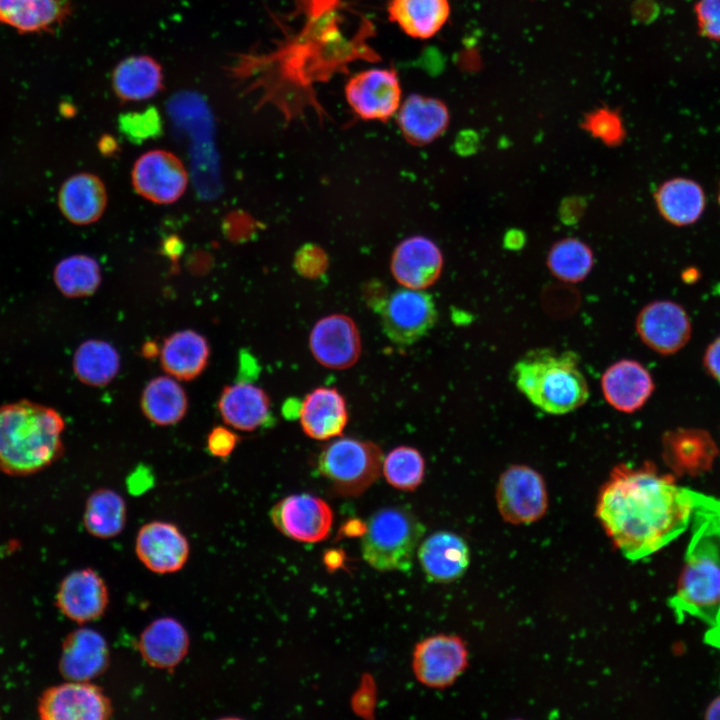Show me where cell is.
Here are the masks:
<instances>
[{"label":"cell","mask_w":720,"mask_h":720,"mask_svg":"<svg viewBox=\"0 0 720 720\" xmlns=\"http://www.w3.org/2000/svg\"><path fill=\"white\" fill-rule=\"evenodd\" d=\"M713 500L651 463L619 464L599 490L596 516L622 555L635 561L684 533Z\"/></svg>","instance_id":"obj_1"},{"label":"cell","mask_w":720,"mask_h":720,"mask_svg":"<svg viewBox=\"0 0 720 720\" xmlns=\"http://www.w3.org/2000/svg\"><path fill=\"white\" fill-rule=\"evenodd\" d=\"M65 421L48 406L20 400L0 407V471L12 476L39 472L64 451Z\"/></svg>","instance_id":"obj_2"},{"label":"cell","mask_w":720,"mask_h":720,"mask_svg":"<svg viewBox=\"0 0 720 720\" xmlns=\"http://www.w3.org/2000/svg\"><path fill=\"white\" fill-rule=\"evenodd\" d=\"M693 539L680 572L672 607L712 621L720 615V500L694 521Z\"/></svg>","instance_id":"obj_3"},{"label":"cell","mask_w":720,"mask_h":720,"mask_svg":"<svg viewBox=\"0 0 720 720\" xmlns=\"http://www.w3.org/2000/svg\"><path fill=\"white\" fill-rule=\"evenodd\" d=\"M512 378L520 393L548 414L570 413L589 398L586 377L570 351H530L515 363Z\"/></svg>","instance_id":"obj_4"},{"label":"cell","mask_w":720,"mask_h":720,"mask_svg":"<svg viewBox=\"0 0 720 720\" xmlns=\"http://www.w3.org/2000/svg\"><path fill=\"white\" fill-rule=\"evenodd\" d=\"M424 533L423 523L408 508H381L365 525L362 556L372 568L381 572L408 571Z\"/></svg>","instance_id":"obj_5"},{"label":"cell","mask_w":720,"mask_h":720,"mask_svg":"<svg viewBox=\"0 0 720 720\" xmlns=\"http://www.w3.org/2000/svg\"><path fill=\"white\" fill-rule=\"evenodd\" d=\"M383 458L380 447L371 441L336 437L322 448L316 467L336 494L352 497L379 478Z\"/></svg>","instance_id":"obj_6"},{"label":"cell","mask_w":720,"mask_h":720,"mask_svg":"<svg viewBox=\"0 0 720 720\" xmlns=\"http://www.w3.org/2000/svg\"><path fill=\"white\" fill-rule=\"evenodd\" d=\"M373 308L383 332L398 346H409L426 335L437 321L433 298L418 289L402 288L384 296Z\"/></svg>","instance_id":"obj_7"},{"label":"cell","mask_w":720,"mask_h":720,"mask_svg":"<svg viewBox=\"0 0 720 720\" xmlns=\"http://www.w3.org/2000/svg\"><path fill=\"white\" fill-rule=\"evenodd\" d=\"M496 503L503 519L511 524H530L539 520L548 508L544 478L527 465L509 466L498 479Z\"/></svg>","instance_id":"obj_8"},{"label":"cell","mask_w":720,"mask_h":720,"mask_svg":"<svg viewBox=\"0 0 720 720\" xmlns=\"http://www.w3.org/2000/svg\"><path fill=\"white\" fill-rule=\"evenodd\" d=\"M38 711L47 720H104L113 715L114 709L98 685L70 680L47 689L40 698Z\"/></svg>","instance_id":"obj_9"},{"label":"cell","mask_w":720,"mask_h":720,"mask_svg":"<svg viewBox=\"0 0 720 720\" xmlns=\"http://www.w3.org/2000/svg\"><path fill=\"white\" fill-rule=\"evenodd\" d=\"M467 665V646L456 635L430 636L418 642L413 651V672L419 682L430 688L452 685Z\"/></svg>","instance_id":"obj_10"},{"label":"cell","mask_w":720,"mask_h":720,"mask_svg":"<svg viewBox=\"0 0 720 720\" xmlns=\"http://www.w3.org/2000/svg\"><path fill=\"white\" fill-rule=\"evenodd\" d=\"M345 97L353 112L363 120L386 121L400 107L401 86L394 70L372 68L348 80Z\"/></svg>","instance_id":"obj_11"},{"label":"cell","mask_w":720,"mask_h":720,"mask_svg":"<svg viewBox=\"0 0 720 720\" xmlns=\"http://www.w3.org/2000/svg\"><path fill=\"white\" fill-rule=\"evenodd\" d=\"M275 528L296 541L315 543L324 540L332 526L333 513L321 498L298 493L279 500L270 511Z\"/></svg>","instance_id":"obj_12"},{"label":"cell","mask_w":720,"mask_h":720,"mask_svg":"<svg viewBox=\"0 0 720 720\" xmlns=\"http://www.w3.org/2000/svg\"><path fill=\"white\" fill-rule=\"evenodd\" d=\"M131 176L136 192L157 204L177 201L188 185V174L181 160L161 149L141 155L134 163Z\"/></svg>","instance_id":"obj_13"},{"label":"cell","mask_w":720,"mask_h":720,"mask_svg":"<svg viewBox=\"0 0 720 720\" xmlns=\"http://www.w3.org/2000/svg\"><path fill=\"white\" fill-rule=\"evenodd\" d=\"M636 331L650 349L662 355H670L687 344L692 325L683 306L671 300H656L639 312Z\"/></svg>","instance_id":"obj_14"},{"label":"cell","mask_w":720,"mask_h":720,"mask_svg":"<svg viewBox=\"0 0 720 720\" xmlns=\"http://www.w3.org/2000/svg\"><path fill=\"white\" fill-rule=\"evenodd\" d=\"M314 359L323 367L344 370L352 367L361 354V337L355 322L343 314L318 320L309 335Z\"/></svg>","instance_id":"obj_15"},{"label":"cell","mask_w":720,"mask_h":720,"mask_svg":"<svg viewBox=\"0 0 720 720\" xmlns=\"http://www.w3.org/2000/svg\"><path fill=\"white\" fill-rule=\"evenodd\" d=\"M135 552L140 562L157 574L181 570L190 555L187 537L173 523L151 521L138 531Z\"/></svg>","instance_id":"obj_16"},{"label":"cell","mask_w":720,"mask_h":720,"mask_svg":"<svg viewBox=\"0 0 720 720\" xmlns=\"http://www.w3.org/2000/svg\"><path fill=\"white\" fill-rule=\"evenodd\" d=\"M56 603L69 619L78 623L91 622L105 613L109 604V590L95 570L79 569L62 580Z\"/></svg>","instance_id":"obj_17"},{"label":"cell","mask_w":720,"mask_h":720,"mask_svg":"<svg viewBox=\"0 0 720 720\" xmlns=\"http://www.w3.org/2000/svg\"><path fill=\"white\" fill-rule=\"evenodd\" d=\"M217 409L223 422L238 431H254L270 425L273 419L269 395L249 381L223 387Z\"/></svg>","instance_id":"obj_18"},{"label":"cell","mask_w":720,"mask_h":720,"mask_svg":"<svg viewBox=\"0 0 720 720\" xmlns=\"http://www.w3.org/2000/svg\"><path fill=\"white\" fill-rule=\"evenodd\" d=\"M662 456L677 475L698 476L709 471L718 455L712 436L703 429L678 428L662 439Z\"/></svg>","instance_id":"obj_19"},{"label":"cell","mask_w":720,"mask_h":720,"mask_svg":"<svg viewBox=\"0 0 720 720\" xmlns=\"http://www.w3.org/2000/svg\"><path fill=\"white\" fill-rule=\"evenodd\" d=\"M650 372L638 361L622 359L602 374L601 389L607 403L614 409L633 413L642 408L654 391Z\"/></svg>","instance_id":"obj_20"},{"label":"cell","mask_w":720,"mask_h":720,"mask_svg":"<svg viewBox=\"0 0 720 720\" xmlns=\"http://www.w3.org/2000/svg\"><path fill=\"white\" fill-rule=\"evenodd\" d=\"M443 257L439 247L423 236L402 241L394 250L391 270L395 279L406 288L424 289L440 276Z\"/></svg>","instance_id":"obj_21"},{"label":"cell","mask_w":720,"mask_h":720,"mask_svg":"<svg viewBox=\"0 0 720 720\" xmlns=\"http://www.w3.org/2000/svg\"><path fill=\"white\" fill-rule=\"evenodd\" d=\"M110 664L106 639L92 628H79L63 642L59 668L73 681H90L103 674Z\"/></svg>","instance_id":"obj_22"},{"label":"cell","mask_w":720,"mask_h":720,"mask_svg":"<svg viewBox=\"0 0 720 720\" xmlns=\"http://www.w3.org/2000/svg\"><path fill=\"white\" fill-rule=\"evenodd\" d=\"M304 433L315 440H332L345 429L349 414L344 396L334 387H318L298 406Z\"/></svg>","instance_id":"obj_23"},{"label":"cell","mask_w":720,"mask_h":720,"mask_svg":"<svg viewBox=\"0 0 720 720\" xmlns=\"http://www.w3.org/2000/svg\"><path fill=\"white\" fill-rule=\"evenodd\" d=\"M417 556L427 578L438 583L460 578L470 562L465 540L448 531H438L425 538L418 546Z\"/></svg>","instance_id":"obj_24"},{"label":"cell","mask_w":720,"mask_h":720,"mask_svg":"<svg viewBox=\"0 0 720 720\" xmlns=\"http://www.w3.org/2000/svg\"><path fill=\"white\" fill-rule=\"evenodd\" d=\"M210 354L207 338L195 330L185 329L164 339L159 360L167 375L179 381H192L204 372Z\"/></svg>","instance_id":"obj_25"},{"label":"cell","mask_w":720,"mask_h":720,"mask_svg":"<svg viewBox=\"0 0 720 720\" xmlns=\"http://www.w3.org/2000/svg\"><path fill=\"white\" fill-rule=\"evenodd\" d=\"M138 647L144 661L158 669H172L186 657L190 638L185 627L173 617H161L145 627Z\"/></svg>","instance_id":"obj_26"},{"label":"cell","mask_w":720,"mask_h":720,"mask_svg":"<svg viewBox=\"0 0 720 720\" xmlns=\"http://www.w3.org/2000/svg\"><path fill=\"white\" fill-rule=\"evenodd\" d=\"M71 13V0H0V22L22 34L53 32Z\"/></svg>","instance_id":"obj_27"},{"label":"cell","mask_w":720,"mask_h":720,"mask_svg":"<svg viewBox=\"0 0 720 720\" xmlns=\"http://www.w3.org/2000/svg\"><path fill=\"white\" fill-rule=\"evenodd\" d=\"M107 191L102 180L91 173L69 177L61 186L58 206L73 224L87 225L97 221L105 211Z\"/></svg>","instance_id":"obj_28"},{"label":"cell","mask_w":720,"mask_h":720,"mask_svg":"<svg viewBox=\"0 0 720 720\" xmlns=\"http://www.w3.org/2000/svg\"><path fill=\"white\" fill-rule=\"evenodd\" d=\"M397 121L408 142L425 145L446 130L449 112L441 100L413 94L400 105Z\"/></svg>","instance_id":"obj_29"},{"label":"cell","mask_w":720,"mask_h":720,"mask_svg":"<svg viewBox=\"0 0 720 720\" xmlns=\"http://www.w3.org/2000/svg\"><path fill=\"white\" fill-rule=\"evenodd\" d=\"M654 200L663 219L678 227L697 222L706 205L702 186L686 177H674L663 182L655 191Z\"/></svg>","instance_id":"obj_30"},{"label":"cell","mask_w":720,"mask_h":720,"mask_svg":"<svg viewBox=\"0 0 720 720\" xmlns=\"http://www.w3.org/2000/svg\"><path fill=\"white\" fill-rule=\"evenodd\" d=\"M112 88L123 102L147 100L163 88L162 67L148 55L127 57L113 70Z\"/></svg>","instance_id":"obj_31"},{"label":"cell","mask_w":720,"mask_h":720,"mask_svg":"<svg viewBox=\"0 0 720 720\" xmlns=\"http://www.w3.org/2000/svg\"><path fill=\"white\" fill-rule=\"evenodd\" d=\"M189 408L188 395L179 380L169 376L152 378L143 388L140 409L143 415L158 426L179 423Z\"/></svg>","instance_id":"obj_32"},{"label":"cell","mask_w":720,"mask_h":720,"mask_svg":"<svg viewBox=\"0 0 720 720\" xmlns=\"http://www.w3.org/2000/svg\"><path fill=\"white\" fill-rule=\"evenodd\" d=\"M388 17L405 34L417 39L434 36L450 14L448 0H389Z\"/></svg>","instance_id":"obj_33"},{"label":"cell","mask_w":720,"mask_h":720,"mask_svg":"<svg viewBox=\"0 0 720 720\" xmlns=\"http://www.w3.org/2000/svg\"><path fill=\"white\" fill-rule=\"evenodd\" d=\"M73 372L85 385L104 387L110 384L121 368V357L111 343L100 339L82 342L73 355Z\"/></svg>","instance_id":"obj_34"},{"label":"cell","mask_w":720,"mask_h":720,"mask_svg":"<svg viewBox=\"0 0 720 720\" xmlns=\"http://www.w3.org/2000/svg\"><path fill=\"white\" fill-rule=\"evenodd\" d=\"M126 521V502L115 490L100 488L87 498L83 522L86 530L94 537H116L123 531Z\"/></svg>","instance_id":"obj_35"},{"label":"cell","mask_w":720,"mask_h":720,"mask_svg":"<svg viewBox=\"0 0 720 720\" xmlns=\"http://www.w3.org/2000/svg\"><path fill=\"white\" fill-rule=\"evenodd\" d=\"M54 281L66 297L92 295L101 283L98 262L87 255H72L62 259L54 269Z\"/></svg>","instance_id":"obj_36"},{"label":"cell","mask_w":720,"mask_h":720,"mask_svg":"<svg viewBox=\"0 0 720 720\" xmlns=\"http://www.w3.org/2000/svg\"><path fill=\"white\" fill-rule=\"evenodd\" d=\"M594 263L591 248L577 238L556 242L547 256L551 273L565 282H579L587 277Z\"/></svg>","instance_id":"obj_37"},{"label":"cell","mask_w":720,"mask_h":720,"mask_svg":"<svg viewBox=\"0 0 720 720\" xmlns=\"http://www.w3.org/2000/svg\"><path fill=\"white\" fill-rule=\"evenodd\" d=\"M382 472L392 487L414 491L423 482L425 461L416 448L398 446L383 458Z\"/></svg>","instance_id":"obj_38"},{"label":"cell","mask_w":720,"mask_h":720,"mask_svg":"<svg viewBox=\"0 0 720 720\" xmlns=\"http://www.w3.org/2000/svg\"><path fill=\"white\" fill-rule=\"evenodd\" d=\"M583 128L608 146L623 142L625 129L620 115L609 108H598L586 114Z\"/></svg>","instance_id":"obj_39"},{"label":"cell","mask_w":720,"mask_h":720,"mask_svg":"<svg viewBox=\"0 0 720 720\" xmlns=\"http://www.w3.org/2000/svg\"><path fill=\"white\" fill-rule=\"evenodd\" d=\"M121 129L133 140L146 139L157 134L161 128L158 112L150 108L142 113L121 116Z\"/></svg>","instance_id":"obj_40"},{"label":"cell","mask_w":720,"mask_h":720,"mask_svg":"<svg viewBox=\"0 0 720 720\" xmlns=\"http://www.w3.org/2000/svg\"><path fill=\"white\" fill-rule=\"evenodd\" d=\"M699 33L720 41V0H699L695 5Z\"/></svg>","instance_id":"obj_41"},{"label":"cell","mask_w":720,"mask_h":720,"mask_svg":"<svg viewBox=\"0 0 720 720\" xmlns=\"http://www.w3.org/2000/svg\"><path fill=\"white\" fill-rule=\"evenodd\" d=\"M239 441L240 437L233 428L218 425L208 433L206 448L210 455L225 460L233 453Z\"/></svg>","instance_id":"obj_42"},{"label":"cell","mask_w":720,"mask_h":720,"mask_svg":"<svg viewBox=\"0 0 720 720\" xmlns=\"http://www.w3.org/2000/svg\"><path fill=\"white\" fill-rule=\"evenodd\" d=\"M295 264L299 273L308 277H316L325 270L327 258L320 248L310 245L298 252Z\"/></svg>","instance_id":"obj_43"},{"label":"cell","mask_w":720,"mask_h":720,"mask_svg":"<svg viewBox=\"0 0 720 720\" xmlns=\"http://www.w3.org/2000/svg\"><path fill=\"white\" fill-rule=\"evenodd\" d=\"M703 363L707 372L720 384V336L707 347Z\"/></svg>","instance_id":"obj_44"},{"label":"cell","mask_w":720,"mask_h":720,"mask_svg":"<svg viewBox=\"0 0 720 720\" xmlns=\"http://www.w3.org/2000/svg\"><path fill=\"white\" fill-rule=\"evenodd\" d=\"M632 13L640 23H650L659 14V6L655 0H636L633 4Z\"/></svg>","instance_id":"obj_45"},{"label":"cell","mask_w":720,"mask_h":720,"mask_svg":"<svg viewBox=\"0 0 720 720\" xmlns=\"http://www.w3.org/2000/svg\"><path fill=\"white\" fill-rule=\"evenodd\" d=\"M705 719H720V695L714 698L705 709Z\"/></svg>","instance_id":"obj_46"},{"label":"cell","mask_w":720,"mask_h":720,"mask_svg":"<svg viewBox=\"0 0 720 720\" xmlns=\"http://www.w3.org/2000/svg\"><path fill=\"white\" fill-rule=\"evenodd\" d=\"M141 352L144 357L146 358H153L156 355H159L160 352V346L156 342H146L142 348Z\"/></svg>","instance_id":"obj_47"},{"label":"cell","mask_w":720,"mask_h":720,"mask_svg":"<svg viewBox=\"0 0 720 720\" xmlns=\"http://www.w3.org/2000/svg\"><path fill=\"white\" fill-rule=\"evenodd\" d=\"M505 239H513V241L506 243L508 247L512 248L519 247L524 242V238L519 231H511L507 234Z\"/></svg>","instance_id":"obj_48"},{"label":"cell","mask_w":720,"mask_h":720,"mask_svg":"<svg viewBox=\"0 0 720 720\" xmlns=\"http://www.w3.org/2000/svg\"><path fill=\"white\" fill-rule=\"evenodd\" d=\"M718 201H719V204H720V187H719V192H718Z\"/></svg>","instance_id":"obj_49"}]
</instances>
